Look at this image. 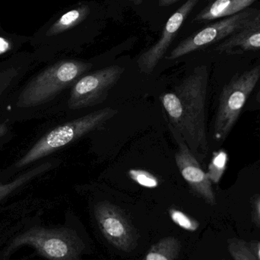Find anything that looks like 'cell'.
Wrapping results in <instances>:
<instances>
[{
    "instance_id": "obj_10",
    "label": "cell",
    "mask_w": 260,
    "mask_h": 260,
    "mask_svg": "<svg viewBox=\"0 0 260 260\" xmlns=\"http://www.w3.org/2000/svg\"><path fill=\"white\" fill-rule=\"evenodd\" d=\"M178 143V150L175 154L177 168L185 181L199 197L208 204H216L212 183L207 174L203 171L200 161L192 154L187 145L181 140H176Z\"/></svg>"
},
{
    "instance_id": "obj_6",
    "label": "cell",
    "mask_w": 260,
    "mask_h": 260,
    "mask_svg": "<svg viewBox=\"0 0 260 260\" xmlns=\"http://www.w3.org/2000/svg\"><path fill=\"white\" fill-rule=\"evenodd\" d=\"M124 71L120 66H111L82 76L72 88L69 108L83 109L102 104Z\"/></svg>"
},
{
    "instance_id": "obj_26",
    "label": "cell",
    "mask_w": 260,
    "mask_h": 260,
    "mask_svg": "<svg viewBox=\"0 0 260 260\" xmlns=\"http://www.w3.org/2000/svg\"><path fill=\"white\" fill-rule=\"evenodd\" d=\"M3 129H2V127H0V134H1L2 133H3Z\"/></svg>"
},
{
    "instance_id": "obj_3",
    "label": "cell",
    "mask_w": 260,
    "mask_h": 260,
    "mask_svg": "<svg viewBox=\"0 0 260 260\" xmlns=\"http://www.w3.org/2000/svg\"><path fill=\"white\" fill-rule=\"evenodd\" d=\"M23 245L30 246L49 260H78L85 250V244L77 233L65 228L30 229L10 243L7 253Z\"/></svg>"
},
{
    "instance_id": "obj_16",
    "label": "cell",
    "mask_w": 260,
    "mask_h": 260,
    "mask_svg": "<svg viewBox=\"0 0 260 260\" xmlns=\"http://www.w3.org/2000/svg\"><path fill=\"white\" fill-rule=\"evenodd\" d=\"M228 242L229 252L234 260H258L245 241L232 238Z\"/></svg>"
},
{
    "instance_id": "obj_15",
    "label": "cell",
    "mask_w": 260,
    "mask_h": 260,
    "mask_svg": "<svg viewBox=\"0 0 260 260\" xmlns=\"http://www.w3.org/2000/svg\"><path fill=\"white\" fill-rule=\"evenodd\" d=\"M228 155L225 151H219L214 153L213 157L209 165L206 173L209 180L213 183H218L221 180L227 165Z\"/></svg>"
},
{
    "instance_id": "obj_4",
    "label": "cell",
    "mask_w": 260,
    "mask_h": 260,
    "mask_svg": "<svg viewBox=\"0 0 260 260\" xmlns=\"http://www.w3.org/2000/svg\"><path fill=\"white\" fill-rule=\"evenodd\" d=\"M259 79L257 66L237 75L223 88L214 126L216 140H224L229 136Z\"/></svg>"
},
{
    "instance_id": "obj_18",
    "label": "cell",
    "mask_w": 260,
    "mask_h": 260,
    "mask_svg": "<svg viewBox=\"0 0 260 260\" xmlns=\"http://www.w3.org/2000/svg\"><path fill=\"white\" fill-rule=\"evenodd\" d=\"M170 216L171 220L177 225L180 226L184 230L188 232H196L200 227V223L197 220L188 216L186 214L176 209H171L169 210Z\"/></svg>"
},
{
    "instance_id": "obj_19",
    "label": "cell",
    "mask_w": 260,
    "mask_h": 260,
    "mask_svg": "<svg viewBox=\"0 0 260 260\" xmlns=\"http://www.w3.org/2000/svg\"><path fill=\"white\" fill-rule=\"evenodd\" d=\"M129 176L133 181L144 187L155 188L159 184L157 177L144 170H130Z\"/></svg>"
},
{
    "instance_id": "obj_1",
    "label": "cell",
    "mask_w": 260,
    "mask_h": 260,
    "mask_svg": "<svg viewBox=\"0 0 260 260\" xmlns=\"http://www.w3.org/2000/svg\"><path fill=\"white\" fill-rule=\"evenodd\" d=\"M209 76L207 67L199 66L181 83L160 98L174 139L183 141L199 161L204 160L209 151L206 133Z\"/></svg>"
},
{
    "instance_id": "obj_17",
    "label": "cell",
    "mask_w": 260,
    "mask_h": 260,
    "mask_svg": "<svg viewBox=\"0 0 260 260\" xmlns=\"http://www.w3.org/2000/svg\"><path fill=\"white\" fill-rule=\"evenodd\" d=\"M50 165H41L39 168H35V169L29 171L27 174L21 176V177H18V179L14 180V181L11 182V183H7V184L1 185V186H0V200H3L6 196L13 192L15 189L19 187L23 183H26L27 180H30V178L35 177L37 174H40V173L50 168Z\"/></svg>"
},
{
    "instance_id": "obj_14",
    "label": "cell",
    "mask_w": 260,
    "mask_h": 260,
    "mask_svg": "<svg viewBox=\"0 0 260 260\" xmlns=\"http://www.w3.org/2000/svg\"><path fill=\"white\" fill-rule=\"evenodd\" d=\"M181 250V243L174 237H166L151 246L142 260H175Z\"/></svg>"
},
{
    "instance_id": "obj_2",
    "label": "cell",
    "mask_w": 260,
    "mask_h": 260,
    "mask_svg": "<svg viewBox=\"0 0 260 260\" xmlns=\"http://www.w3.org/2000/svg\"><path fill=\"white\" fill-rule=\"evenodd\" d=\"M118 113L111 108H103L58 126L41 138L33 148L16 164L25 166L50 153L76 142L94 130L99 129Z\"/></svg>"
},
{
    "instance_id": "obj_7",
    "label": "cell",
    "mask_w": 260,
    "mask_h": 260,
    "mask_svg": "<svg viewBox=\"0 0 260 260\" xmlns=\"http://www.w3.org/2000/svg\"><path fill=\"white\" fill-rule=\"evenodd\" d=\"M256 11V9L249 8L236 15L221 18L216 22L206 26L182 41L166 59L174 60L215 43L221 42L235 33Z\"/></svg>"
},
{
    "instance_id": "obj_12",
    "label": "cell",
    "mask_w": 260,
    "mask_h": 260,
    "mask_svg": "<svg viewBox=\"0 0 260 260\" xmlns=\"http://www.w3.org/2000/svg\"><path fill=\"white\" fill-rule=\"evenodd\" d=\"M257 0H209L192 22H205L221 19L249 9Z\"/></svg>"
},
{
    "instance_id": "obj_24",
    "label": "cell",
    "mask_w": 260,
    "mask_h": 260,
    "mask_svg": "<svg viewBox=\"0 0 260 260\" xmlns=\"http://www.w3.org/2000/svg\"><path fill=\"white\" fill-rule=\"evenodd\" d=\"M129 1L134 3L135 5H139L142 3V0H129Z\"/></svg>"
},
{
    "instance_id": "obj_22",
    "label": "cell",
    "mask_w": 260,
    "mask_h": 260,
    "mask_svg": "<svg viewBox=\"0 0 260 260\" xmlns=\"http://www.w3.org/2000/svg\"><path fill=\"white\" fill-rule=\"evenodd\" d=\"M178 1L180 0H158V5L160 7H165V6H171Z\"/></svg>"
},
{
    "instance_id": "obj_25",
    "label": "cell",
    "mask_w": 260,
    "mask_h": 260,
    "mask_svg": "<svg viewBox=\"0 0 260 260\" xmlns=\"http://www.w3.org/2000/svg\"><path fill=\"white\" fill-rule=\"evenodd\" d=\"M256 101H257V102L260 103V89L259 90V91H258L257 95H256Z\"/></svg>"
},
{
    "instance_id": "obj_9",
    "label": "cell",
    "mask_w": 260,
    "mask_h": 260,
    "mask_svg": "<svg viewBox=\"0 0 260 260\" xmlns=\"http://www.w3.org/2000/svg\"><path fill=\"white\" fill-rule=\"evenodd\" d=\"M200 1L187 0L170 17L157 42L139 56L137 64L142 73L150 74L154 71L178 35L183 23Z\"/></svg>"
},
{
    "instance_id": "obj_8",
    "label": "cell",
    "mask_w": 260,
    "mask_h": 260,
    "mask_svg": "<svg viewBox=\"0 0 260 260\" xmlns=\"http://www.w3.org/2000/svg\"><path fill=\"white\" fill-rule=\"evenodd\" d=\"M94 215L102 235L110 244L123 251L132 250L134 232L121 209L108 202H101L94 206Z\"/></svg>"
},
{
    "instance_id": "obj_5",
    "label": "cell",
    "mask_w": 260,
    "mask_h": 260,
    "mask_svg": "<svg viewBox=\"0 0 260 260\" xmlns=\"http://www.w3.org/2000/svg\"><path fill=\"white\" fill-rule=\"evenodd\" d=\"M92 65L83 61L64 60L57 62L41 73L20 98L19 105L41 103L67 88L85 73Z\"/></svg>"
},
{
    "instance_id": "obj_11",
    "label": "cell",
    "mask_w": 260,
    "mask_h": 260,
    "mask_svg": "<svg viewBox=\"0 0 260 260\" xmlns=\"http://www.w3.org/2000/svg\"><path fill=\"white\" fill-rule=\"evenodd\" d=\"M215 51L227 55H239L260 50V10L256 12L233 35L221 41Z\"/></svg>"
},
{
    "instance_id": "obj_13",
    "label": "cell",
    "mask_w": 260,
    "mask_h": 260,
    "mask_svg": "<svg viewBox=\"0 0 260 260\" xmlns=\"http://www.w3.org/2000/svg\"><path fill=\"white\" fill-rule=\"evenodd\" d=\"M91 9L88 5H82L76 9L66 12L48 29L47 36L59 35L76 27L88 18Z\"/></svg>"
},
{
    "instance_id": "obj_21",
    "label": "cell",
    "mask_w": 260,
    "mask_h": 260,
    "mask_svg": "<svg viewBox=\"0 0 260 260\" xmlns=\"http://www.w3.org/2000/svg\"><path fill=\"white\" fill-rule=\"evenodd\" d=\"M11 47H12V45H11L10 41L3 37H0V55L9 51Z\"/></svg>"
},
{
    "instance_id": "obj_20",
    "label": "cell",
    "mask_w": 260,
    "mask_h": 260,
    "mask_svg": "<svg viewBox=\"0 0 260 260\" xmlns=\"http://www.w3.org/2000/svg\"><path fill=\"white\" fill-rule=\"evenodd\" d=\"M249 247L250 250L253 252V254L256 256L258 260H260V241H251L248 243Z\"/></svg>"
},
{
    "instance_id": "obj_23",
    "label": "cell",
    "mask_w": 260,
    "mask_h": 260,
    "mask_svg": "<svg viewBox=\"0 0 260 260\" xmlns=\"http://www.w3.org/2000/svg\"><path fill=\"white\" fill-rule=\"evenodd\" d=\"M256 221L260 224V201H259V203H257V206H256Z\"/></svg>"
}]
</instances>
